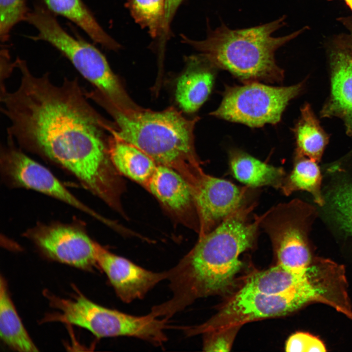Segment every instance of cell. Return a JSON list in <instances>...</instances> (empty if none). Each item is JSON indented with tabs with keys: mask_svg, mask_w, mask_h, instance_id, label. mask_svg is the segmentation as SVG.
Returning a JSON list of instances; mask_svg holds the SVG:
<instances>
[{
	"mask_svg": "<svg viewBox=\"0 0 352 352\" xmlns=\"http://www.w3.org/2000/svg\"><path fill=\"white\" fill-rule=\"evenodd\" d=\"M15 64L20 85L0 97L9 121L7 135L22 150L70 173L104 202L113 200L123 186L109 152L114 122L90 105L77 77L57 85L49 72L35 75L19 57Z\"/></svg>",
	"mask_w": 352,
	"mask_h": 352,
	"instance_id": "cell-1",
	"label": "cell"
},
{
	"mask_svg": "<svg viewBox=\"0 0 352 352\" xmlns=\"http://www.w3.org/2000/svg\"><path fill=\"white\" fill-rule=\"evenodd\" d=\"M256 204L242 206L199 236L192 249L167 270L172 296L154 306L157 316L169 320L196 300L225 293L233 286L242 266L240 256L254 246L260 228L261 216L250 217Z\"/></svg>",
	"mask_w": 352,
	"mask_h": 352,
	"instance_id": "cell-2",
	"label": "cell"
},
{
	"mask_svg": "<svg viewBox=\"0 0 352 352\" xmlns=\"http://www.w3.org/2000/svg\"><path fill=\"white\" fill-rule=\"evenodd\" d=\"M89 98L113 118L115 126L110 133L137 147L158 165L175 170L194 190L196 188L204 172L194 142V131L199 118L188 119L173 107L161 111L142 108L123 112L96 90Z\"/></svg>",
	"mask_w": 352,
	"mask_h": 352,
	"instance_id": "cell-3",
	"label": "cell"
},
{
	"mask_svg": "<svg viewBox=\"0 0 352 352\" xmlns=\"http://www.w3.org/2000/svg\"><path fill=\"white\" fill-rule=\"evenodd\" d=\"M280 18L269 23L233 30L222 24L208 32L201 41L182 36L185 43L201 52L215 67L222 68L242 81L279 82L284 71L277 65L275 52L301 32L274 37L272 34L284 24Z\"/></svg>",
	"mask_w": 352,
	"mask_h": 352,
	"instance_id": "cell-4",
	"label": "cell"
},
{
	"mask_svg": "<svg viewBox=\"0 0 352 352\" xmlns=\"http://www.w3.org/2000/svg\"><path fill=\"white\" fill-rule=\"evenodd\" d=\"M25 22L37 31L30 39L47 42L57 49L118 110L129 112L141 108L129 96L102 53L92 44L67 33L56 15L41 2L34 4Z\"/></svg>",
	"mask_w": 352,
	"mask_h": 352,
	"instance_id": "cell-5",
	"label": "cell"
},
{
	"mask_svg": "<svg viewBox=\"0 0 352 352\" xmlns=\"http://www.w3.org/2000/svg\"><path fill=\"white\" fill-rule=\"evenodd\" d=\"M57 311L47 315L45 321H58L89 330L98 338L136 337L157 345L163 340L165 325L150 313L143 316L129 314L104 307L76 290L69 298L46 294Z\"/></svg>",
	"mask_w": 352,
	"mask_h": 352,
	"instance_id": "cell-6",
	"label": "cell"
},
{
	"mask_svg": "<svg viewBox=\"0 0 352 352\" xmlns=\"http://www.w3.org/2000/svg\"><path fill=\"white\" fill-rule=\"evenodd\" d=\"M302 83L273 87L259 82L228 87L219 107L210 114L250 127L276 124L289 102L301 91Z\"/></svg>",
	"mask_w": 352,
	"mask_h": 352,
	"instance_id": "cell-7",
	"label": "cell"
},
{
	"mask_svg": "<svg viewBox=\"0 0 352 352\" xmlns=\"http://www.w3.org/2000/svg\"><path fill=\"white\" fill-rule=\"evenodd\" d=\"M303 306L295 288L280 294H268L241 288L219 311L199 325L186 327L188 335L242 325L259 319L286 315Z\"/></svg>",
	"mask_w": 352,
	"mask_h": 352,
	"instance_id": "cell-8",
	"label": "cell"
},
{
	"mask_svg": "<svg viewBox=\"0 0 352 352\" xmlns=\"http://www.w3.org/2000/svg\"><path fill=\"white\" fill-rule=\"evenodd\" d=\"M305 206L294 200L279 204L261 215L260 227L268 236L277 264L293 270L313 261L307 236Z\"/></svg>",
	"mask_w": 352,
	"mask_h": 352,
	"instance_id": "cell-9",
	"label": "cell"
},
{
	"mask_svg": "<svg viewBox=\"0 0 352 352\" xmlns=\"http://www.w3.org/2000/svg\"><path fill=\"white\" fill-rule=\"evenodd\" d=\"M0 168L11 185L32 189L60 200L107 225L108 220L87 206L72 194L46 168L27 156L13 139L7 135L1 145Z\"/></svg>",
	"mask_w": 352,
	"mask_h": 352,
	"instance_id": "cell-10",
	"label": "cell"
},
{
	"mask_svg": "<svg viewBox=\"0 0 352 352\" xmlns=\"http://www.w3.org/2000/svg\"><path fill=\"white\" fill-rule=\"evenodd\" d=\"M26 235L48 258L78 268L89 270L97 263L98 243L78 226L39 224Z\"/></svg>",
	"mask_w": 352,
	"mask_h": 352,
	"instance_id": "cell-11",
	"label": "cell"
},
{
	"mask_svg": "<svg viewBox=\"0 0 352 352\" xmlns=\"http://www.w3.org/2000/svg\"><path fill=\"white\" fill-rule=\"evenodd\" d=\"M254 188L208 175L201 176L195 198L199 221V236L213 230L251 199Z\"/></svg>",
	"mask_w": 352,
	"mask_h": 352,
	"instance_id": "cell-12",
	"label": "cell"
},
{
	"mask_svg": "<svg viewBox=\"0 0 352 352\" xmlns=\"http://www.w3.org/2000/svg\"><path fill=\"white\" fill-rule=\"evenodd\" d=\"M97 263L105 272L117 295L129 303L141 299L157 284L167 277V271L154 272L109 251L99 243Z\"/></svg>",
	"mask_w": 352,
	"mask_h": 352,
	"instance_id": "cell-13",
	"label": "cell"
},
{
	"mask_svg": "<svg viewBox=\"0 0 352 352\" xmlns=\"http://www.w3.org/2000/svg\"><path fill=\"white\" fill-rule=\"evenodd\" d=\"M146 189L169 212L198 233L199 221L194 192L179 173L158 165Z\"/></svg>",
	"mask_w": 352,
	"mask_h": 352,
	"instance_id": "cell-14",
	"label": "cell"
},
{
	"mask_svg": "<svg viewBox=\"0 0 352 352\" xmlns=\"http://www.w3.org/2000/svg\"><path fill=\"white\" fill-rule=\"evenodd\" d=\"M185 71L178 78L176 99L185 112L196 111L210 95L215 80L216 68L201 54L186 59Z\"/></svg>",
	"mask_w": 352,
	"mask_h": 352,
	"instance_id": "cell-15",
	"label": "cell"
},
{
	"mask_svg": "<svg viewBox=\"0 0 352 352\" xmlns=\"http://www.w3.org/2000/svg\"><path fill=\"white\" fill-rule=\"evenodd\" d=\"M332 55L330 94L321 113L342 119L352 136V54L338 50Z\"/></svg>",
	"mask_w": 352,
	"mask_h": 352,
	"instance_id": "cell-16",
	"label": "cell"
},
{
	"mask_svg": "<svg viewBox=\"0 0 352 352\" xmlns=\"http://www.w3.org/2000/svg\"><path fill=\"white\" fill-rule=\"evenodd\" d=\"M108 148L117 172L147 189L158 164L134 145L110 133Z\"/></svg>",
	"mask_w": 352,
	"mask_h": 352,
	"instance_id": "cell-17",
	"label": "cell"
},
{
	"mask_svg": "<svg viewBox=\"0 0 352 352\" xmlns=\"http://www.w3.org/2000/svg\"><path fill=\"white\" fill-rule=\"evenodd\" d=\"M229 165L234 178L244 186L254 189L270 186L281 189L286 176L283 168L267 164L237 150L229 153Z\"/></svg>",
	"mask_w": 352,
	"mask_h": 352,
	"instance_id": "cell-18",
	"label": "cell"
},
{
	"mask_svg": "<svg viewBox=\"0 0 352 352\" xmlns=\"http://www.w3.org/2000/svg\"><path fill=\"white\" fill-rule=\"evenodd\" d=\"M41 3L55 15L64 17L83 31L95 43L112 50L120 48L100 25L93 13L82 0H41Z\"/></svg>",
	"mask_w": 352,
	"mask_h": 352,
	"instance_id": "cell-19",
	"label": "cell"
},
{
	"mask_svg": "<svg viewBox=\"0 0 352 352\" xmlns=\"http://www.w3.org/2000/svg\"><path fill=\"white\" fill-rule=\"evenodd\" d=\"M0 335L10 348L20 352H38L24 328L10 296L7 283L0 280Z\"/></svg>",
	"mask_w": 352,
	"mask_h": 352,
	"instance_id": "cell-20",
	"label": "cell"
},
{
	"mask_svg": "<svg viewBox=\"0 0 352 352\" xmlns=\"http://www.w3.org/2000/svg\"><path fill=\"white\" fill-rule=\"evenodd\" d=\"M310 265L300 270L276 264L250 276L242 288L268 294H280L292 289L308 276Z\"/></svg>",
	"mask_w": 352,
	"mask_h": 352,
	"instance_id": "cell-21",
	"label": "cell"
},
{
	"mask_svg": "<svg viewBox=\"0 0 352 352\" xmlns=\"http://www.w3.org/2000/svg\"><path fill=\"white\" fill-rule=\"evenodd\" d=\"M301 111L300 118L294 130L297 155L317 162L322 156L328 137L309 105H305Z\"/></svg>",
	"mask_w": 352,
	"mask_h": 352,
	"instance_id": "cell-22",
	"label": "cell"
},
{
	"mask_svg": "<svg viewBox=\"0 0 352 352\" xmlns=\"http://www.w3.org/2000/svg\"><path fill=\"white\" fill-rule=\"evenodd\" d=\"M292 171L286 176L281 188L286 196L297 191L310 193L314 200L322 206L324 200L321 194V175L317 162L306 157L297 156Z\"/></svg>",
	"mask_w": 352,
	"mask_h": 352,
	"instance_id": "cell-23",
	"label": "cell"
},
{
	"mask_svg": "<svg viewBox=\"0 0 352 352\" xmlns=\"http://www.w3.org/2000/svg\"><path fill=\"white\" fill-rule=\"evenodd\" d=\"M129 8L135 22L147 29L152 37L163 32L165 0H130Z\"/></svg>",
	"mask_w": 352,
	"mask_h": 352,
	"instance_id": "cell-24",
	"label": "cell"
},
{
	"mask_svg": "<svg viewBox=\"0 0 352 352\" xmlns=\"http://www.w3.org/2000/svg\"><path fill=\"white\" fill-rule=\"evenodd\" d=\"M330 209L340 228L352 238V182L335 186L329 196Z\"/></svg>",
	"mask_w": 352,
	"mask_h": 352,
	"instance_id": "cell-25",
	"label": "cell"
},
{
	"mask_svg": "<svg viewBox=\"0 0 352 352\" xmlns=\"http://www.w3.org/2000/svg\"><path fill=\"white\" fill-rule=\"evenodd\" d=\"M27 0H0V40L5 43L10 32L19 22L25 21L30 9Z\"/></svg>",
	"mask_w": 352,
	"mask_h": 352,
	"instance_id": "cell-26",
	"label": "cell"
},
{
	"mask_svg": "<svg viewBox=\"0 0 352 352\" xmlns=\"http://www.w3.org/2000/svg\"><path fill=\"white\" fill-rule=\"evenodd\" d=\"M240 327H234L209 331L205 335L203 350L207 352L229 351Z\"/></svg>",
	"mask_w": 352,
	"mask_h": 352,
	"instance_id": "cell-27",
	"label": "cell"
},
{
	"mask_svg": "<svg viewBox=\"0 0 352 352\" xmlns=\"http://www.w3.org/2000/svg\"><path fill=\"white\" fill-rule=\"evenodd\" d=\"M285 351L289 352H324L326 348L318 338L308 333L297 332L286 343Z\"/></svg>",
	"mask_w": 352,
	"mask_h": 352,
	"instance_id": "cell-28",
	"label": "cell"
},
{
	"mask_svg": "<svg viewBox=\"0 0 352 352\" xmlns=\"http://www.w3.org/2000/svg\"><path fill=\"white\" fill-rule=\"evenodd\" d=\"M0 95L5 93L6 88L5 80L10 76L14 68L15 62L11 61L9 50L2 47L0 50Z\"/></svg>",
	"mask_w": 352,
	"mask_h": 352,
	"instance_id": "cell-29",
	"label": "cell"
},
{
	"mask_svg": "<svg viewBox=\"0 0 352 352\" xmlns=\"http://www.w3.org/2000/svg\"><path fill=\"white\" fill-rule=\"evenodd\" d=\"M182 0H165V15L163 33H167L170 22Z\"/></svg>",
	"mask_w": 352,
	"mask_h": 352,
	"instance_id": "cell-30",
	"label": "cell"
},
{
	"mask_svg": "<svg viewBox=\"0 0 352 352\" xmlns=\"http://www.w3.org/2000/svg\"><path fill=\"white\" fill-rule=\"evenodd\" d=\"M345 1L352 10V0H345Z\"/></svg>",
	"mask_w": 352,
	"mask_h": 352,
	"instance_id": "cell-31",
	"label": "cell"
}]
</instances>
